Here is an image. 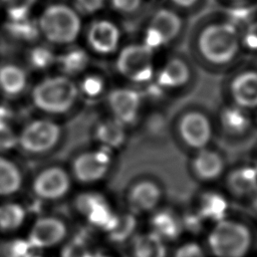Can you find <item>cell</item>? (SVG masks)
Here are the masks:
<instances>
[{"label": "cell", "instance_id": "1", "mask_svg": "<svg viewBox=\"0 0 257 257\" xmlns=\"http://www.w3.org/2000/svg\"><path fill=\"white\" fill-rule=\"evenodd\" d=\"M185 43L195 63L214 71L230 69L244 53L241 25L221 6L209 7L191 19Z\"/></svg>", "mask_w": 257, "mask_h": 257}, {"label": "cell", "instance_id": "2", "mask_svg": "<svg viewBox=\"0 0 257 257\" xmlns=\"http://www.w3.org/2000/svg\"><path fill=\"white\" fill-rule=\"evenodd\" d=\"M35 20L40 37L49 45H73L82 32V16L71 3H48Z\"/></svg>", "mask_w": 257, "mask_h": 257}, {"label": "cell", "instance_id": "3", "mask_svg": "<svg viewBox=\"0 0 257 257\" xmlns=\"http://www.w3.org/2000/svg\"><path fill=\"white\" fill-rule=\"evenodd\" d=\"M190 23L189 16L164 3L151 13L141 41L155 52L177 48L185 43Z\"/></svg>", "mask_w": 257, "mask_h": 257}, {"label": "cell", "instance_id": "4", "mask_svg": "<svg viewBox=\"0 0 257 257\" xmlns=\"http://www.w3.org/2000/svg\"><path fill=\"white\" fill-rule=\"evenodd\" d=\"M205 234L206 247L215 257H245L256 242L251 226L231 215L211 225Z\"/></svg>", "mask_w": 257, "mask_h": 257}, {"label": "cell", "instance_id": "5", "mask_svg": "<svg viewBox=\"0 0 257 257\" xmlns=\"http://www.w3.org/2000/svg\"><path fill=\"white\" fill-rule=\"evenodd\" d=\"M79 91L75 81L63 74L41 79L31 91L34 106L51 115L68 112L76 103Z\"/></svg>", "mask_w": 257, "mask_h": 257}, {"label": "cell", "instance_id": "6", "mask_svg": "<svg viewBox=\"0 0 257 257\" xmlns=\"http://www.w3.org/2000/svg\"><path fill=\"white\" fill-rule=\"evenodd\" d=\"M175 135L191 153L208 148L216 135L214 117L199 107L186 108L176 118Z\"/></svg>", "mask_w": 257, "mask_h": 257}, {"label": "cell", "instance_id": "7", "mask_svg": "<svg viewBox=\"0 0 257 257\" xmlns=\"http://www.w3.org/2000/svg\"><path fill=\"white\" fill-rule=\"evenodd\" d=\"M115 68L120 76L135 84L146 85L155 78L156 52L144 42H131L116 52Z\"/></svg>", "mask_w": 257, "mask_h": 257}, {"label": "cell", "instance_id": "8", "mask_svg": "<svg viewBox=\"0 0 257 257\" xmlns=\"http://www.w3.org/2000/svg\"><path fill=\"white\" fill-rule=\"evenodd\" d=\"M195 62L189 54L175 51L157 66L154 81L168 94L183 91L195 77Z\"/></svg>", "mask_w": 257, "mask_h": 257}, {"label": "cell", "instance_id": "9", "mask_svg": "<svg viewBox=\"0 0 257 257\" xmlns=\"http://www.w3.org/2000/svg\"><path fill=\"white\" fill-rule=\"evenodd\" d=\"M62 135L60 125L46 117L27 122L18 134V146L28 154L42 155L56 147Z\"/></svg>", "mask_w": 257, "mask_h": 257}, {"label": "cell", "instance_id": "10", "mask_svg": "<svg viewBox=\"0 0 257 257\" xmlns=\"http://www.w3.org/2000/svg\"><path fill=\"white\" fill-rule=\"evenodd\" d=\"M84 36L90 51L97 55L107 56L116 53L120 48L122 32L114 20L96 17L86 25Z\"/></svg>", "mask_w": 257, "mask_h": 257}, {"label": "cell", "instance_id": "11", "mask_svg": "<svg viewBox=\"0 0 257 257\" xmlns=\"http://www.w3.org/2000/svg\"><path fill=\"white\" fill-rule=\"evenodd\" d=\"M214 122L216 134L230 141L243 140L254 130L253 112L229 101L218 108Z\"/></svg>", "mask_w": 257, "mask_h": 257}, {"label": "cell", "instance_id": "12", "mask_svg": "<svg viewBox=\"0 0 257 257\" xmlns=\"http://www.w3.org/2000/svg\"><path fill=\"white\" fill-rule=\"evenodd\" d=\"M112 165V153L95 148L79 154L72 163V175L82 184H94L103 180Z\"/></svg>", "mask_w": 257, "mask_h": 257}, {"label": "cell", "instance_id": "13", "mask_svg": "<svg viewBox=\"0 0 257 257\" xmlns=\"http://www.w3.org/2000/svg\"><path fill=\"white\" fill-rule=\"evenodd\" d=\"M228 101L250 111L257 110V67H241L229 77Z\"/></svg>", "mask_w": 257, "mask_h": 257}, {"label": "cell", "instance_id": "14", "mask_svg": "<svg viewBox=\"0 0 257 257\" xmlns=\"http://www.w3.org/2000/svg\"><path fill=\"white\" fill-rule=\"evenodd\" d=\"M188 164L191 176L202 184H213L223 179L228 169L225 156L212 146L191 153Z\"/></svg>", "mask_w": 257, "mask_h": 257}, {"label": "cell", "instance_id": "15", "mask_svg": "<svg viewBox=\"0 0 257 257\" xmlns=\"http://www.w3.org/2000/svg\"><path fill=\"white\" fill-rule=\"evenodd\" d=\"M77 212L94 228L106 232L112 225L116 213L106 198L97 192L80 194L75 201Z\"/></svg>", "mask_w": 257, "mask_h": 257}, {"label": "cell", "instance_id": "16", "mask_svg": "<svg viewBox=\"0 0 257 257\" xmlns=\"http://www.w3.org/2000/svg\"><path fill=\"white\" fill-rule=\"evenodd\" d=\"M71 177L63 168L48 167L40 171L32 182L34 195L43 201H56L68 194Z\"/></svg>", "mask_w": 257, "mask_h": 257}, {"label": "cell", "instance_id": "17", "mask_svg": "<svg viewBox=\"0 0 257 257\" xmlns=\"http://www.w3.org/2000/svg\"><path fill=\"white\" fill-rule=\"evenodd\" d=\"M223 181L230 199L247 202L257 189V167L253 162L237 164L227 169Z\"/></svg>", "mask_w": 257, "mask_h": 257}, {"label": "cell", "instance_id": "18", "mask_svg": "<svg viewBox=\"0 0 257 257\" xmlns=\"http://www.w3.org/2000/svg\"><path fill=\"white\" fill-rule=\"evenodd\" d=\"M107 104L111 116L127 126L136 122L141 114L143 95L133 87H116L109 92Z\"/></svg>", "mask_w": 257, "mask_h": 257}, {"label": "cell", "instance_id": "19", "mask_svg": "<svg viewBox=\"0 0 257 257\" xmlns=\"http://www.w3.org/2000/svg\"><path fill=\"white\" fill-rule=\"evenodd\" d=\"M66 236L67 226L61 219L53 216H43L33 222L26 238L32 247L38 251L61 244Z\"/></svg>", "mask_w": 257, "mask_h": 257}, {"label": "cell", "instance_id": "20", "mask_svg": "<svg viewBox=\"0 0 257 257\" xmlns=\"http://www.w3.org/2000/svg\"><path fill=\"white\" fill-rule=\"evenodd\" d=\"M164 189L158 181L142 179L134 183L127 193L130 211L136 215L152 214L161 207Z\"/></svg>", "mask_w": 257, "mask_h": 257}, {"label": "cell", "instance_id": "21", "mask_svg": "<svg viewBox=\"0 0 257 257\" xmlns=\"http://www.w3.org/2000/svg\"><path fill=\"white\" fill-rule=\"evenodd\" d=\"M191 207L210 227L230 216L231 199L224 191L206 188L198 193Z\"/></svg>", "mask_w": 257, "mask_h": 257}, {"label": "cell", "instance_id": "22", "mask_svg": "<svg viewBox=\"0 0 257 257\" xmlns=\"http://www.w3.org/2000/svg\"><path fill=\"white\" fill-rule=\"evenodd\" d=\"M149 230L157 234L167 244L176 242L184 235L181 212L170 207H160L150 214Z\"/></svg>", "mask_w": 257, "mask_h": 257}, {"label": "cell", "instance_id": "23", "mask_svg": "<svg viewBox=\"0 0 257 257\" xmlns=\"http://www.w3.org/2000/svg\"><path fill=\"white\" fill-rule=\"evenodd\" d=\"M94 139L99 148L111 153L120 149L126 140V125L110 116L100 121L94 131Z\"/></svg>", "mask_w": 257, "mask_h": 257}, {"label": "cell", "instance_id": "24", "mask_svg": "<svg viewBox=\"0 0 257 257\" xmlns=\"http://www.w3.org/2000/svg\"><path fill=\"white\" fill-rule=\"evenodd\" d=\"M28 85L27 71L16 63L7 62L0 65V91L14 97L21 94Z\"/></svg>", "mask_w": 257, "mask_h": 257}, {"label": "cell", "instance_id": "25", "mask_svg": "<svg viewBox=\"0 0 257 257\" xmlns=\"http://www.w3.org/2000/svg\"><path fill=\"white\" fill-rule=\"evenodd\" d=\"M89 64V55L84 48L70 45L57 54L56 66L61 74L68 77L82 73Z\"/></svg>", "mask_w": 257, "mask_h": 257}, {"label": "cell", "instance_id": "26", "mask_svg": "<svg viewBox=\"0 0 257 257\" xmlns=\"http://www.w3.org/2000/svg\"><path fill=\"white\" fill-rule=\"evenodd\" d=\"M134 257H167V243L154 232L148 230L133 237Z\"/></svg>", "mask_w": 257, "mask_h": 257}, {"label": "cell", "instance_id": "27", "mask_svg": "<svg viewBox=\"0 0 257 257\" xmlns=\"http://www.w3.org/2000/svg\"><path fill=\"white\" fill-rule=\"evenodd\" d=\"M23 177L19 167L0 155V197L16 194L22 187Z\"/></svg>", "mask_w": 257, "mask_h": 257}, {"label": "cell", "instance_id": "28", "mask_svg": "<svg viewBox=\"0 0 257 257\" xmlns=\"http://www.w3.org/2000/svg\"><path fill=\"white\" fill-rule=\"evenodd\" d=\"M27 212L23 205L16 202L0 204V231L11 233L19 230L25 223Z\"/></svg>", "mask_w": 257, "mask_h": 257}, {"label": "cell", "instance_id": "29", "mask_svg": "<svg viewBox=\"0 0 257 257\" xmlns=\"http://www.w3.org/2000/svg\"><path fill=\"white\" fill-rule=\"evenodd\" d=\"M138 215L133 212L117 214L110 228L105 232L108 238L117 243H122L136 235L138 227Z\"/></svg>", "mask_w": 257, "mask_h": 257}, {"label": "cell", "instance_id": "30", "mask_svg": "<svg viewBox=\"0 0 257 257\" xmlns=\"http://www.w3.org/2000/svg\"><path fill=\"white\" fill-rule=\"evenodd\" d=\"M4 26L7 34L20 42L34 43L40 37L36 20L31 17L17 21L6 20Z\"/></svg>", "mask_w": 257, "mask_h": 257}, {"label": "cell", "instance_id": "31", "mask_svg": "<svg viewBox=\"0 0 257 257\" xmlns=\"http://www.w3.org/2000/svg\"><path fill=\"white\" fill-rule=\"evenodd\" d=\"M57 54L49 44H34L27 51V62L34 70H47L56 64Z\"/></svg>", "mask_w": 257, "mask_h": 257}, {"label": "cell", "instance_id": "32", "mask_svg": "<svg viewBox=\"0 0 257 257\" xmlns=\"http://www.w3.org/2000/svg\"><path fill=\"white\" fill-rule=\"evenodd\" d=\"M36 250L29 243L27 238H14L0 248V257H33Z\"/></svg>", "mask_w": 257, "mask_h": 257}, {"label": "cell", "instance_id": "33", "mask_svg": "<svg viewBox=\"0 0 257 257\" xmlns=\"http://www.w3.org/2000/svg\"><path fill=\"white\" fill-rule=\"evenodd\" d=\"M77 87L79 94L90 99H95L104 92L105 81L101 75L89 73L82 77L80 82L77 83Z\"/></svg>", "mask_w": 257, "mask_h": 257}, {"label": "cell", "instance_id": "34", "mask_svg": "<svg viewBox=\"0 0 257 257\" xmlns=\"http://www.w3.org/2000/svg\"><path fill=\"white\" fill-rule=\"evenodd\" d=\"M6 11V20H23L30 16L36 0H0Z\"/></svg>", "mask_w": 257, "mask_h": 257}, {"label": "cell", "instance_id": "35", "mask_svg": "<svg viewBox=\"0 0 257 257\" xmlns=\"http://www.w3.org/2000/svg\"><path fill=\"white\" fill-rule=\"evenodd\" d=\"M182 224L184 235L189 234L191 236L201 235L206 233L209 229V225L199 216V214L191 207L181 212Z\"/></svg>", "mask_w": 257, "mask_h": 257}, {"label": "cell", "instance_id": "36", "mask_svg": "<svg viewBox=\"0 0 257 257\" xmlns=\"http://www.w3.org/2000/svg\"><path fill=\"white\" fill-rule=\"evenodd\" d=\"M241 39L243 52L257 54V15L241 26Z\"/></svg>", "mask_w": 257, "mask_h": 257}, {"label": "cell", "instance_id": "37", "mask_svg": "<svg viewBox=\"0 0 257 257\" xmlns=\"http://www.w3.org/2000/svg\"><path fill=\"white\" fill-rule=\"evenodd\" d=\"M209 0H166V4L179 10L191 19L207 8Z\"/></svg>", "mask_w": 257, "mask_h": 257}, {"label": "cell", "instance_id": "38", "mask_svg": "<svg viewBox=\"0 0 257 257\" xmlns=\"http://www.w3.org/2000/svg\"><path fill=\"white\" fill-rule=\"evenodd\" d=\"M92 253L86 242L81 239H72L64 245L60 257H91Z\"/></svg>", "mask_w": 257, "mask_h": 257}, {"label": "cell", "instance_id": "39", "mask_svg": "<svg viewBox=\"0 0 257 257\" xmlns=\"http://www.w3.org/2000/svg\"><path fill=\"white\" fill-rule=\"evenodd\" d=\"M18 146V134L8 122H0V153L9 152Z\"/></svg>", "mask_w": 257, "mask_h": 257}, {"label": "cell", "instance_id": "40", "mask_svg": "<svg viewBox=\"0 0 257 257\" xmlns=\"http://www.w3.org/2000/svg\"><path fill=\"white\" fill-rule=\"evenodd\" d=\"M107 3L115 12L127 16L134 15L142 10L144 0H109Z\"/></svg>", "mask_w": 257, "mask_h": 257}, {"label": "cell", "instance_id": "41", "mask_svg": "<svg viewBox=\"0 0 257 257\" xmlns=\"http://www.w3.org/2000/svg\"><path fill=\"white\" fill-rule=\"evenodd\" d=\"M174 257H206V251L196 241H187L176 248Z\"/></svg>", "mask_w": 257, "mask_h": 257}, {"label": "cell", "instance_id": "42", "mask_svg": "<svg viewBox=\"0 0 257 257\" xmlns=\"http://www.w3.org/2000/svg\"><path fill=\"white\" fill-rule=\"evenodd\" d=\"M104 4L103 0H74L73 7L82 15V13L91 14L100 9Z\"/></svg>", "mask_w": 257, "mask_h": 257}, {"label": "cell", "instance_id": "43", "mask_svg": "<svg viewBox=\"0 0 257 257\" xmlns=\"http://www.w3.org/2000/svg\"><path fill=\"white\" fill-rule=\"evenodd\" d=\"M218 5L224 8H241V7H252L257 0H217Z\"/></svg>", "mask_w": 257, "mask_h": 257}, {"label": "cell", "instance_id": "44", "mask_svg": "<svg viewBox=\"0 0 257 257\" xmlns=\"http://www.w3.org/2000/svg\"><path fill=\"white\" fill-rule=\"evenodd\" d=\"M247 206L252 212V214L257 218V189L256 191L252 194V196L247 200Z\"/></svg>", "mask_w": 257, "mask_h": 257}, {"label": "cell", "instance_id": "45", "mask_svg": "<svg viewBox=\"0 0 257 257\" xmlns=\"http://www.w3.org/2000/svg\"><path fill=\"white\" fill-rule=\"evenodd\" d=\"M91 257H110L109 255H106V254H104V253H95V252H93L92 253V256Z\"/></svg>", "mask_w": 257, "mask_h": 257}, {"label": "cell", "instance_id": "46", "mask_svg": "<svg viewBox=\"0 0 257 257\" xmlns=\"http://www.w3.org/2000/svg\"><path fill=\"white\" fill-rule=\"evenodd\" d=\"M253 121H254V128H257V110L253 111Z\"/></svg>", "mask_w": 257, "mask_h": 257}, {"label": "cell", "instance_id": "47", "mask_svg": "<svg viewBox=\"0 0 257 257\" xmlns=\"http://www.w3.org/2000/svg\"><path fill=\"white\" fill-rule=\"evenodd\" d=\"M255 165H256V167H257V153H256V156H255V159H254V162H253Z\"/></svg>", "mask_w": 257, "mask_h": 257}, {"label": "cell", "instance_id": "48", "mask_svg": "<svg viewBox=\"0 0 257 257\" xmlns=\"http://www.w3.org/2000/svg\"><path fill=\"white\" fill-rule=\"evenodd\" d=\"M33 257H43V256H41V255H38V254H36V255H34Z\"/></svg>", "mask_w": 257, "mask_h": 257}, {"label": "cell", "instance_id": "49", "mask_svg": "<svg viewBox=\"0 0 257 257\" xmlns=\"http://www.w3.org/2000/svg\"><path fill=\"white\" fill-rule=\"evenodd\" d=\"M256 242H257V236H256Z\"/></svg>", "mask_w": 257, "mask_h": 257}]
</instances>
